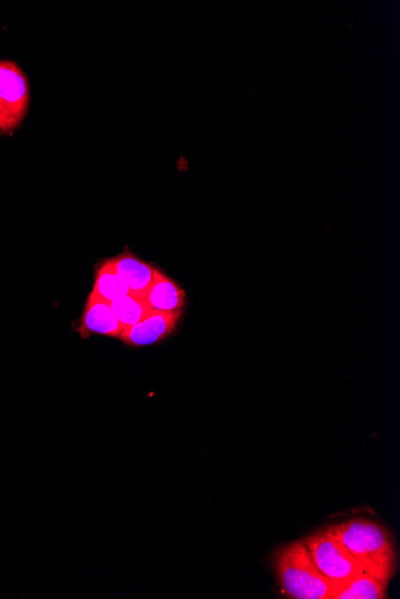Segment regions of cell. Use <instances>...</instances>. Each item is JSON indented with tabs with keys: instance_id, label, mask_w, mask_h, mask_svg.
<instances>
[{
	"instance_id": "1",
	"label": "cell",
	"mask_w": 400,
	"mask_h": 599,
	"mask_svg": "<svg viewBox=\"0 0 400 599\" xmlns=\"http://www.w3.org/2000/svg\"><path fill=\"white\" fill-rule=\"evenodd\" d=\"M339 542L360 562L363 572L371 574L386 586L395 576L396 549L384 527L368 519H351L329 528Z\"/></svg>"
},
{
	"instance_id": "2",
	"label": "cell",
	"mask_w": 400,
	"mask_h": 599,
	"mask_svg": "<svg viewBox=\"0 0 400 599\" xmlns=\"http://www.w3.org/2000/svg\"><path fill=\"white\" fill-rule=\"evenodd\" d=\"M275 565L282 589L290 598L331 599L333 585L318 570L305 541L282 548Z\"/></svg>"
},
{
	"instance_id": "3",
	"label": "cell",
	"mask_w": 400,
	"mask_h": 599,
	"mask_svg": "<svg viewBox=\"0 0 400 599\" xmlns=\"http://www.w3.org/2000/svg\"><path fill=\"white\" fill-rule=\"evenodd\" d=\"M303 541L318 570L333 585V592L363 573L360 562L345 549L329 528Z\"/></svg>"
},
{
	"instance_id": "4",
	"label": "cell",
	"mask_w": 400,
	"mask_h": 599,
	"mask_svg": "<svg viewBox=\"0 0 400 599\" xmlns=\"http://www.w3.org/2000/svg\"><path fill=\"white\" fill-rule=\"evenodd\" d=\"M28 79L14 61L0 60V134L17 130L28 112Z\"/></svg>"
},
{
	"instance_id": "5",
	"label": "cell",
	"mask_w": 400,
	"mask_h": 599,
	"mask_svg": "<svg viewBox=\"0 0 400 599\" xmlns=\"http://www.w3.org/2000/svg\"><path fill=\"white\" fill-rule=\"evenodd\" d=\"M181 315H183V311L161 313V311L151 310L141 322L124 328L119 339L130 347L154 345L174 332Z\"/></svg>"
},
{
	"instance_id": "6",
	"label": "cell",
	"mask_w": 400,
	"mask_h": 599,
	"mask_svg": "<svg viewBox=\"0 0 400 599\" xmlns=\"http://www.w3.org/2000/svg\"><path fill=\"white\" fill-rule=\"evenodd\" d=\"M123 330L124 327L121 326L117 316L114 315L111 304L99 297L90 295L81 321L80 332L83 338H88L90 334L119 338Z\"/></svg>"
},
{
	"instance_id": "7",
	"label": "cell",
	"mask_w": 400,
	"mask_h": 599,
	"mask_svg": "<svg viewBox=\"0 0 400 599\" xmlns=\"http://www.w3.org/2000/svg\"><path fill=\"white\" fill-rule=\"evenodd\" d=\"M115 272L121 280L129 287L133 295L142 297L154 283L156 268L138 259L130 252L123 253L117 258L111 259Z\"/></svg>"
},
{
	"instance_id": "8",
	"label": "cell",
	"mask_w": 400,
	"mask_h": 599,
	"mask_svg": "<svg viewBox=\"0 0 400 599\" xmlns=\"http://www.w3.org/2000/svg\"><path fill=\"white\" fill-rule=\"evenodd\" d=\"M143 299L150 310L161 313H175L185 307V291L160 271L156 272L154 283L144 293Z\"/></svg>"
},
{
	"instance_id": "9",
	"label": "cell",
	"mask_w": 400,
	"mask_h": 599,
	"mask_svg": "<svg viewBox=\"0 0 400 599\" xmlns=\"http://www.w3.org/2000/svg\"><path fill=\"white\" fill-rule=\"evenodd\" d=\"M387 586L368 573H361L333 592L331 599H384Z\"/></svg>"
},
{
	"instance_id": "10",
	"label": "cell",
	"mask_w": 400,
	"mask_h": 599,
	"mask_svg": "<svg viewBox=\"0 0 400 599\" xmlns=\"http://www.w3.org/2000/svg\"><path fill=\"white\" fill-rule=\"evenodd\" d=\"M130 290L123 280L115 272L111 260L103 261L96 273L94 290L92 295L106 302L117 301V299L129 295Z\"/></svg>"
},
{
	"instance_id": "11",
	"label": "cell",
	"mask_w": 400,
	"mask_h": 599,
	"mask_svg": "<svg viewBox=\"0 0 400 599\" xmlns=\"http://www.w3.org/2000/svg\"><path fill=\"white\" fill-rule=\"evenodd\" d=\"M111 308L124 328L136 325L150 313V308L142 297L129 293L111 303Z\"/></svg>"
}]
</instances>
